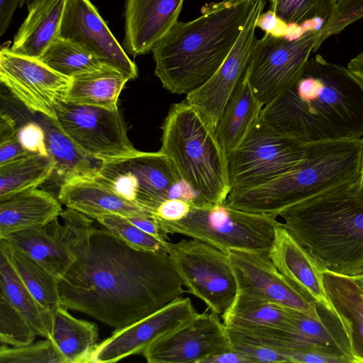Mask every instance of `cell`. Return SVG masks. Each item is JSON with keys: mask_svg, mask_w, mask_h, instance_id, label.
Here are the masks:
<instances>
[{"mask_svg": "<svg viewBox=\"0 0 363 363\" xmlns=\"http://www.w3.org/2000/svg\"><path fill=\"white\" fill-rule=\"evenodd\" d=\"M169 254L134 249L94 228L87 252L58 279L61 305L120 330L185 292Z\"/></svg>", "mask_w": 363, "mask_h": 363, "instance_id": "cell-1", "label": "cell"}, {"mask_svg": "<svg viewBox=\"0 0 363 363\" xmlns=\"http://www.w3.org/2000/svg\"><path fill=\"white\" fill-rule=\"evenodd\" d=\"M259 118L305 143L363 138V83L347 67L311 57L296 84Z\"/></svg>", "mask_w": 363, "mask_h": 363, "instance_id": "cell-2", "label": "cell"}, {"mask_svg": "<svg viewBox=\"0 0 363 363\" xmlns=\"http://www.w3.org/2000/svg\"><path fill=\"white\" fill-rule=\"evenodd\" d=\"M256 0H222L177 21L152 49L155 74L172 94H188L208 81L237 41Z\"/></svg>", "mask_w": 363, "mask_h": 363, "instance_id": "cell-3", "label": "cell"}, {"mask_svg": "<svg viewBox=\"0 0 363 363\" xmlns=\"http://www.w3.org/2000/svg\"><path fill=\"white\" fill-rule=\"evenodd\" d=\"M344 185L298 203L279 216L323 270L363 276V203Z\"/></svg>", "mask_w": 363, "mask_h": 363, "instance_id": "cell-4", "label": "cell"}, {"mask_svg": "<svg viewBox=\"0 0 363 363\" xmlns=\"http://www.w3.org/2000/svg\"><path fill=\"white\" fill-rule=\"evenodd\" d=\"M361 161L362 139L308 143L306 158L295 169L259 186L232 189L225 203L245 211L278 216L298 203L355 184Z\"/></svg>", "mask_w": 363, "mask_h": 363, "instance_id": "cell-5", "label": "cell"}, {"mask_svg": "<svg viewBox=\"0 0 363 363\" xmlns=\"http://www.w3.org/2000/svg\"><path fill=\"white\" fill-rule=\"evenodd\" d=\"M160 151L195 194L198 206L223 203L231 191L227 155L216 130L186 100L173 104L162 125Z\"/></svg>", "mask_w": 363, "mask_h": 363, "instance_id": "cell-6", "label": "cell"}, {"mask_svg": "<svg viewBox=\"0 0 363 363\" xmlns=\"http://www.w3.org/2000/svg\"><path fill=\"white\" fill-rule=\"evenodd\" d=\"M276 216L245 211L220 204L194 207L180 220H157L167 235L179 234L207 242L226 253L230 250L269 252L277 227Z\"/></svg>", "mask_w": 363, "mask_h": 363, "instance_id": "cell-7", "label": "cell"}, {"mask_svg": "<svg viewBox=\"0 0 363 363\" xmlns=\"http://www.w3.org/2000/svg\"><path fill=\"white\" fill-rule=\"evenodd\" d=\"M123 199L154 213L169 199L188 200L184 183L170 160L160 150L139 151L121 158L104 161L93 177Z\"/></svg>", "mask_w": 363, "mask_h": 363, "instance_id": "cell-8", "label": "cell"}, {"mask_svg": "<svg viewBox=\"0 0 363 363\" xmlns=\"http://www.w3.org/2000/svg\"><path fill=\"white\" fill-rule=\"evenodd\" d=\"M308 143L275 130L259 117L242 143L227 155L232 189L259 186L295 169Z\"/></svg>", "mask_w": 363, "mask_h": 363, "instance_id": "cell-9", "label": "cell"}, {"mask_svg": "<svg viewBox=\"0 0 363 363\" xmlns=\"http://www.w3.org/2000/svg\"><path fill=\"white\" fill-rule=\"evenodd\" d=\"M323 38L320 27L308 30L294 40L265 33L256 41L245 76L264 106L279 98L296 84L311 53L323 43Z\"/></svg>", "mask_w": 363, "mask_h": 363, "instance_id": "cell-10", "label": "cell"}, {"mask_svg": "<svg viewBox=\"0 0 363 363\" xmlns=\"http://www.w3.org/2000/svg\"><path fill=\"white\" fill-rule=\"evenodd\" d=\"M169 256L188 291L222 316L238 294L235 277L226 253L190 238L171 243Z\"/></svg>", "mask_w": 363, "mask_h": 363, "instance_id": "cell-11", "label": "cell"}, {"mask_svg": "<svg viewBox=\"0 0 363 363\" xmlns=\"http://www.w3.org/2000/svg\"><path fill=\"white\" fill-rule=\"evenodd\" d=\"M94 228L90 218L67 208L43 227L17 232L6 240L59 279L87 252Z\"/></svg>", "mask_w": 363, "mask_h": 363, "instance_id": "cell-12", "label": "cell"}, {"mask_svg": "<svg viewBox=\"0 0 363 363\" xmlns=\"http://www.w3.org/2000/svg\"><path fill=\"white\" fill-rule=\"evenodd\" d=\"M55 121L62 130L87 155L101 161L138 152L128 136L119 109L60 102Z\"/></svg>", "mask_w": 363, "mask_h": 363, "instance_id": "cell-13", "label": "cell"}, {"mask_svg": "<svg viewBox=\"0 0 363 363\" xmlns=\"http://www.w3.org/2000/svg\"><path fill=\"white\" fill-rule=\"evenodd\" d=\"M0 80L28 110L55 120L72 82L39 58L14 53L8 47L0 50Z\"/></svg>", "mask_w": 363, "mask_h": 363, "instance_id": "cell-14", "label": "cell"}, {"mask_svg": "<svg viewBox=\"0 0 363 363\" xmlns=\"http://www.w3.org/2000/svg\"><path fill=\"white\" fill-rule=\"evenodd\" d=\"M268 252L241 250L226 252L237 281V295L276 303L322 319L317 304L279 272Z\"/></svg>", "mask_w": 363, "mask_h": 363, "instance_id": "cell-15", "label": "cell"}, {"mask_svg": "<svg viewBox=\"0 0 363 363\" xmlns=\"http://www.w3.org/2000/svg\"><path fill=\"white\" fill-rule=\"evenodd\" d=\"M266 1L256 0L237 41L218 70L186 101L193 106L216 130L226 104L244 77L255 44L256 23Z\"/></svg>", "mask_w": 363, "mask_h": 363, "instance_id": "cell-16", "label": "cell"}, {"mask_svg": "<svg viewBox=\"0 0 363 363\" xmlns=\"http://www.w3.org/2000/svg\"><path fill=\"white\" fill-rule=\"evenodd\" d=\"M230 350L227 327L213 313H198L158 338L143 352L149 363H184L200 361Z\"/></svg>", "mask_w": 363, "mask_h": 363, "instance_id": "cell-17", "label": "cell"}, {"mask_svg": "<svg viewBox=\"0 0 363 363\" xmlns=\"http://www.w3.org/2000/svg\"><path fill=\"white\" fill-rule=\"evenodd\" d=\"M199 313L189 297H179L164 307L120 330L98 344L90 363H111L143 354L153 342Z\"/></svg>", "mask_w": 363, "mask_h": 363, "instance_id": "cell-18", "label": "cell"}, {"mask_svg": "<svg viewBox=\"0 0 363 363\" xmlns=\"http://www.w3.org/2000/svg\"><path fill=\"white\" fill-rule=\"evenodd\" d=\"M59 35L83 46L129 80L138 77L135 64L89 0L67 1Z\"/></svg>", "mask_w": 363, "mask_h": 363, "instance_id": "cell-19", "label": "cell"}, {"mask_svg": "<svg viewBox=\"0 0 363 363\" xmlns=\"http://www.w3.org/2000/svg\"><path fill=\"white\" fill-rule=\"evenodd\" d=\"M268 255L279 272L299 291L335 314L325 291L323 269L282 223L275 230Z\"/></svg>", "mask_w": 363, "mask_h": 363, "instance_id": "cell-20", "label": "cell"}, {"mask_svg": "<svg viewBox=\"0 0 363 363\" xmlns=\"http://www.w3.org/2000/svg\"><path fill=\"white\" fill-rule=\"evenodd\" d=\"M184 0H126L125 51L145 55L178 21Z\"/></svg>", "mask_w": 363, "mask_h": 363, "instance_id": "cell-21", "label": "cell"}, {"mask_svg": "<svg viewBox=\"0 0 363 363\" xmlns=\"http://www.w3.org/2000/svg\"><path fill=\"white\" fill-rule=\"evenodd\" d=\"M57 198L67 208L96 220L112 215L128 218L151 213L120 196L93 177L62 183Z\"/></svg>", "mask_w": 363, "mask_h": 363, "instance_id": "cell-22", "label": "cell"}, {"mask_svg": "<svg viewBox=\"0 0 363 363\" xmlns=\"http://www.w3.org/2000/svg\"><path fill=\"white\" fill-rule=\"evenodd\" d=\"M327 298L348 340L354 363H363V290L352 277L323 271Z\"/></svg>", "mask_w": 363, "mask_h": 363, "instance_id": "cell-23", "label": "cell"}, {"mask_svg": "<svg viewBox=\"0 0 363 363\" xmlns=\"http://www.w3.org/2000/svg\"><path fill=\"white\" fill-rule=\"evenodd\" d=\"M62 203L51 193L34 189L0 201V239L43 227L60 216Z\"/></svg>", "mask_w": 363, "mask_h": 363, "instance_id": "cell-24", "label": "cell"}, {"mask_svg": "<svg viewBox=\"0 0 363 363\" xmlns=\"http://www.w3.org/2000/svg\"><path fill=\"white\" fill-rule=\"evenodd\" d=\"M67 0H32L28 15L14 36L10 50L16 54L40 58L59 35Z\"/></svg>", "mask_w": 363, "mask_h": 363, "instance_id": "cell-25", "label": "cell"}, {"mask_svg": "<svg viewBox=\"0 0 363 363\" xmlns=\"http://www.w3.org/2000/svg\"><path fill=\"white\" fill-rule=\"evenodd\" d=\"M38 123L45 133L48 155L55 162L54 173L60 179L61 184L69 180L92 178L96 175L104 161L84 152L55 119L40 115Z\"/></svg>", "mask_w": 363, "mask_h": 363, "instance_id": "cell-26", "label": "cell"}, {"mask_svg": "<svg viewBox=\"0 0 363 363\" xmlns=\"http://www.w3.org/2000/svg\"><path fill=\"white\" fill-rule=\"evenodd\" d=\"M263 106L245 74L228 100L216 128L217 139L226 155L242 143L258 120Z\"/></svg>", "mask_w": 363, "mask_h": 363, "instance_id": "cell-27", "label": "cell"}, {"mask_svg": "<svg viewBox=\"0 0 363 363\" xmlns=\"http://www.w3.org/2000/svg\"><path fill=\"white\" fill-rule=\"evenodd\" d=\"M128 80L123 72L104 64L72 78L65 101L118 109L120 94Z\"/></svg>", "mask_w": 363, "mask_h": 363, "instance_id": "cell-28", "label": "cell"}, {"mask_svg": "<svg viewBox=\"0 0 363 363\" xmlns=\"http://www.w3.org/2000/svg\"><path fill=\"white\" fill-rule=\"evenodd\" d=\"M0 298L7 300L28 320L37 335L51 338L54 316L32 295L0 246Z\"/></svg>", "mask_w": 363, "mask_h": 363, "instance_id": "cell-29", "label": "cell"}, {"mask_svg": "<svg viewBox=\"0 0 363 363\" xmlns=\"http://www.w3.org/2000/svg\"><path fill=\"white\" fill-rule=\"evenodd\" d=\"M286 335L290 351L318 350L344 357L354 363L345 333L335 331L323 318L315 319L295 311Z\"/></svg>", "mask_w": 363, "mask_h": 363, "instance_id": "cell-30", "label": "cell"}, {"mask_svg": "<svg viewBox=\"0 0 363 363\" xmlns=\"http://www.w3.org/2000/svg\"><path fill=\"white\" fill-rule=\"evenodd\" d=\"M62 306L54 315L51 338L67 363H90L98 345L97 325L72 316Z\"/></svg>", "mask_w": 363, "mask_h": 363, "instance_id": "cell-31", "label": "cell"}, {"mask_svg": "<svg viewBox=\"0 0 363 363\" xmlns=\"http://www.w3.org/2000/svg\"><path fill=\"white\" fill-rule=\"evenodd\" d=\"M295 311L276 303L237 295L221 318L226 327L238 330L288 328Z\"/></svg>", "mask_w": 363, "mask_h": 363, "instance_id": "cell-32", "label": "cell"}, {"mask_svg": "<svg viewBox=\"0 0 363 363\" xmlns=\"http://www.w3.org/2000/svg\"><path fill=\"white\" fill-rule=\"evenodd\" d=\"M55 162L49 155L29 153L0 165V201L37 189L54 173Z\"/></svg>", "mask_w": 363, "mask_h": 363, "instance_id": "cell-33", "label": "cell"}, {"mask_svg": "<svg viewBox=\"0 0 363 363\" xmlns=\"http://www.w3.org/2000/svg\"><path fill=\"white\" fill-rule=\"evenodd\" d=\"M15 269L36 300L53 316L62 306L58 279L40 264L22 251L13 248L6 239H0Z\"/></svg>", "mask_w": 363, "mask_h": 363, "instance_id": "cell-34", "label": "cell"}, {"mask_svg": "<svg viewBox=\"0 0 363 363\" xmlns=\"http://www.w3.org/2000/svg\"><path fill=\"white\" fill-rule=\"evenodd\" d=\"M58 73L73 78L104 63L79 44L58 35L39 58Z\"/></svg>", "mask_w": 363, "mask_h": 363, "instance_id": "cell-35", "label": "cell"}, {"mask_svg": "<svg viewBox=\"0 0 363 363\" xmlns=\"http://www.w3.org/2000/svg\"><path fill=\"white\" fill-rule=\"evenodd\" d=\"M270 10L287 24L301 26L320 18L326 21L335 11V0H269Z\"/></svg>", "mask_w": 363, "mask_h": 363, "instance_id": "cell-36", "label": "cell"}, {"mask_svg": "<svg viewBox=\"0 0 363 363\" xmlns=\"http://www.w3.org/2000/svg\"><path fill=\"white\" fill-rule=\"evenodd\" d=\"M97 222L128 246L141 251L169 253L171 242L162 241L144 232L126 217L112 215Z\"/></svg>", "mask_w": 363, "mask_h": 363, "instance_id": "cell-37", "label": "cell"}, {"mask_svg": "<svg viewBox=\"0 0 363 363\" xmlns=\"http://www.w3.org/2000/svg\"><path fill=\"white\" fill-rule=\"evenodd\" d=\"M37 335L33 326L7 300L0 298V342L11 347L33 342Z\"/></svg>", "mask_w": 363, "mask_h": 363, "instance_id": "cell-38", "label": "cell"}, {"mask_svg": "<svg viewBox=\"0 0 363 363\" xmlns=\"http://www.w3.org/2000/svg\"><path fill=\"white\" fill-rule=\"evenodd\" d=\"M1 363H67L52 338L21 347L1 344Z\"/></svg>", "mask_w": 363, "mask_h": 363, "instance_id": "cell-39", "label": "cell"}, {"mask_svg": "<svg viewBox=\"0 0 363 363\" xmlns=\"http://www.w3.org/2000/svg\"><path fill=\"white\" fill-rule=\"evenodd\" d=\"M229 338L230 340V349L244 354L252 363L290 362L289 357L278 350L260 346L231 336H229Z\"/></svg>", "mask_w": 363, "mask_h": 363, "instance_id": "cell-40", "label": "cell"}, {"mask_svg": "<svg viewBox=\"0 0 363 363\" xmlns=\"http://www.w3.org/2000/svg\"><path fill=\"white\" fill-rule=\"evenodd\" d=\"M18 136L23 147L30 152L49 155L45 133L38 122H28L18 128Z\"/></svg>", "mask_w": 363, "mask_h": 363, "instance_id": "cell-41", "label": "cell"}, {"mask_svg": "<svg viewBox=\"0 0 363 363\" xmlns=\"http://www.w3.org/2000/svg\"><path fill=\"white\" fill-rule=\"evenodd\" d=\"M191 209V204L182 199H169L162 202L153 213L158 220L174 222L185 218Z\"/></svg>", "mask_w": 363, "mask_h": 363, "instance_id": "cell-42", "label": "cell"}, {"mask_svg": "<svg viewBox=\"0 0 363 363\" xmlns=\"http://www.w3.org/2000/svg\"><path fill=\"white\" fill-rule=\"evenodd\" d=\"M290 362L293 363H350L342 356L309 350H296L288 352Z\"/></svg>", "mask_w": 363, "mask_h": 363, "instance_id": "cell-43", "label": "cell"}, {"mask_svg": "<svg viewBox=\"0 0 363 363\" xmlns=\"http://www.w3.org/2000/svg\"><path fill=\"white\" fill-rule=\"evenodd\" d=\"M29 153L21 143L18 133L0 140V165L18 159Z\"/></svg>", "mask_w": 363, "mask_h": 363, "instance_id": "cell-44", "label": "cell"}, {"mask_svg": "<svg viewBox=\"0 0 363 363\" xmlns=\"http://www.w3.org/2000/svg\"><path fill=\"white\" fill-rule=\"evenodd\" d=\"M256 26L274 37H285L288 24L269 9L259 14Z\"/></svg>", "mask_w": 363, "mask_h": 363, "instance_id": "cell-45", "label": "cell"}, {"mask_svg": "<svg viewBox=\"0 0 363 363\" xmlns=\"http://www.w3.org/2000/svg\"><path fill=\"white\" fill-rule=\"evenodd\" d=\"M132 223L147 234L162 240L168 241L169 236L161 228L153 213L127 218Z\"/></svg>", "mask_w": 363, "mask_h": 363, "instance_id": "cell-46", "label": "cell"}, {"mask_svg": "<svg viewBox=\"0 0 363 363\" xmlns=\"http://www.w3.org/2000/svg\"><path fill=\"white\" fill-rule=\"evenodd\" d=\"M362 17L363 0H348L340 12V19L346 26Z\"/></svg>", "mask_w": 363, "mask_h": 363, "instance_id": "cell-47", "label": "cell"}, {"mask_svg": "<svg viewBox=\"0 0 363 363\" xmlns=\"http://www.w3.org/2000/svg\"><path fill=\"white\" fill-rule=\"evenodd\" d=\"M199 363H252L244 354L230 350L211 355L204 358Z\"/></svg>", "mask_w": 363, "mask_h": 363, "instance_id": "cell-48", "label": "cell"}, {"mask_svg": "<svg viewBox=\"0 0 363 363\" xmlns=\"http://www.w3.org/2000/svg\"><path fill=\"white\" fill-rule=\"evenodd\" d=\"M20 0H0V36L6 31Z\"/></svg>", "mask_w": 363, "mask_h": 363, "instance_id": "cell-49", "label": "cell"}, {"mask_svg": "<svg viewBox=\"0 0 363 363\" xmlns=\"http://www.w3.org/2000/svg\"><path fill=\"white\" fill-rule=\"evenodd\" d=\"M18 130L15 121L9 115L1 112L0 139L16 134Z\"/></svg>", "mask_w": 363, "mask_h": 363, "instance_id": "cell-50", "label": "cell"}, {"mask_svg": "<svg viewBox=\"0 0 363 363\" xmlns=\"http://www.w3.org/2000/svg\"><path fill=\"white\" fill-rule=\"evenodd\" d=\"M347 67L363 83V52L352 58L348 62Z\"/></svg>", "mask_w": 363, "mask_h": 363, "instance_id": "cell-51", "label": "cell"}, {"mask_svg": "<svg viewBox=\"0 0 363 363\" xmlns=\"http://www.w3.org/2000/svg\"><path fill=\"white\" fill-rule=\"evenodd\" d=\"M349 192L357 201L363 203V187L355 188L351 185L349 187Z\"/></svg>", "mask_w": 363, "mask_h": 363, "instance_id": "cell-52", "label": "cell"}, {"mask_svg": "<svg viewBox=\"0 0 363 363\" xmlns=\"http://www.w3.org/2000/svg\"><path fill=\"white\" fill-rule=\"evenodd\" d=\"M352 186L355 188L363 187V138H362V161L360 168V176L357 182L355 184H353Z\"/></svg>", "mask_w": 363, "mask_h": 363, "instance_id": "cell-53", "label": "cell"}, {"mask_svg": "<svg viewBox=\"0 0 363 363\" xmlns=\"http://www.w3.org/2000/svg\"><path fill=\"white\" fill-rule=\"evenodd\" d=\"M354 279L363 290V276L355 277Z\"/></svg>", "mask_w": 363, "mask_h": 363, "instance_id": "cell-54", "label": "cell"}, {"mask_svg": "<svg viewBox=\"0 0 363 363\" xmlns=\"http://www.w3.org/2000/svg\"><path fill=\"white\" fill-rule=\"evenodd\" d=\"M32 0H20L19 6L21 7L24 5H28Z\"/></svg>", "mask_w": 363, "mask_h": 363, "instance_id": "cell-55", "label": "cell"}, {"mask_svg": "<svg viewBox=\"0 0 363 363\" xmlns=\"http://www.w3.org/2000/svg\"><path fill=\"white\" fill-rule=\"evenodd\" d=\"M342 0H335V1L337 3L338 1H340Z\"/></svg>", "mask_w": 363, "mask_h": 363, "instance_id": "cell-56", "label": "cell"}]
</instances>
